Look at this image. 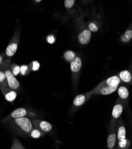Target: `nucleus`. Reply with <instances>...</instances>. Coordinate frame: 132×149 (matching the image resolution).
Wrapping results in <instances>:
<instances>
[{"mask_svg": "<svg viewBox=\"0 0 132 149\" xmlns=\"http://www.w3.org/2000/svg\"><path fill=\"white\" fill-rule=\"evenodd\" d=\"M120 40H121V41H122L123 42H124V43H127V42H129L130 41V40H128V39L126 38V37L125 36V35H124V34L122 35V36H121V37H120Z\"/></svg>", "mask_w": 132, "mask_h": 149, "instance_id": "cd10ccee", "label": "nucleus"}, {"mask_svg": "<svg viewBox=\"0 0 132 149\" xmlns=\"http://www.w3.org/2000/svg\"><path fill=\"white\" fill-rule=\"evenodd\" d=\"M0 85H2L5 87H8L6 75L3 70L0 69Z\"/></svg>", "mask_w": 132, "mask_h": 149, "instance_id": "6ab92c4d", "label": "nucleus"}, {"mask_svg": "<svg viewBox=\"0 0 132 149\" xmlns=\"http://www.w3.org/2000/svg\"><path fill=\"white\" fill-rule=\"evenodd\" d=\"M3 59H4V56L3 55H1L0 54V66H1L3 62L4 61H3Z\"/></svg>", "mask_w": 132, "mask_h": 149, "instance_id": "c85d7f7f", "label": "nucleus"}, {"mask_svg": "<svg viewBox=\"0 0 132 149\" xmlns=\"http://www.w3.org/2000/svg\"><path fill=\"white\" fill-rule=\"evenodd\" d=\"M82 66V59L79 56H76V57L70 63V70L71 72L72 80H73V84L75 88L77 87Z\"/></svg>", "mask_w": 132, "mask_h": 149, "instance_id": "39448f33", "label": "nucleus"}, {"mask_svg": "<svg viewBox=\"0 0 132 149\" xmlns=\"http://www.w3.org/2000/svg\"><path fill=\"white\" fill-rule=\"evenodd\" d=\"M20 30L17 28L6 49L5 53L7 57H11L12 56H13L16 53L20 41Z\"/></svg>", "mask_w": 132, "mask_h": 149, "instance_id": "20e7f679", "label": "nucleus"}, {"mask_svg": "<svg viewBox=\"0 0 132 149\" xmlns=\"http://www.w3.org/2000/svg\"><path fill=\"white\" fill-rule=\"evenodd\" d=\"M28 66H29V70L30 72L31 71L35 72V71H37L39 69L40 64L38 61L35 60V61H32Z\"/></svg>", "mask_w": 132, "mask_h": 149, "instance_id": "412c9836", "label": "nucleus"}, {"mask_svg": "<svg viewBox=\"0 0 132 149\" xmlns=\"http://www.w3.org/2000/svg\"><path fill=\"white\" fill-rule=\"evenodd\" d=\"M76 53L71 50H67L64 53V58L65 61L70 63L76 57Z\"/></svg>", "mask_w": 132, "mask_h": 149, "instance_id": "dca6fc26", "label": "nucleus"}, {"mask_svg": "<svg viewBox=\"0 0 132 149\" xmlns=\"http://www.w3.org/2000/svg\"><path fill=\"white\" fill-rule=\"evenodd\" d=\"M88 28L91 32H97L99 30L98 24L94 22H91L88 24Z\"/></svg>", "mask_w": 132, "mask_h": 149, "instance_id": "5701e85b", "label": "nucleus"}, {"mask_svg": "<svg viewBox=\"0 0 132 149\" xmlns=\"http://www.w3.org/2000/svg\"><path fill=\"white\" fill-rule=\"evenodd\" d=\"M120 82L119 77L117 75H114L100 83L90 93L92 95H109L117 90Z\"/></svg>", "mask_w": 132, "mask_h": 149, "instance_id": "f257e3e1", "label": "nucleus"}, {"mask_svg": "<svg viewBox=\"0 0 132 149\" xmlns=\"http://www.w3.org/2000/svg\"><path fill=\"white\" fill-rule=\"evenodd\" d=\"M131 82H132V80H131Z\"/></svg>", "mask_w": 132, "mask_h": 149, "instance_id": "7c9ffc66", "label": "nucleus"}, {"mask_svg": "<svg viewBox=\"0 0 132 149\" xmlns=\"http://www.w3.org/2000/svg\"><path fill=\"white\" fill-rule=\"evenodd\" d=\"M10 70L13 73L15 76L18 75L20 73V66L16 63H13L10 65Z\"/></svg>", "mask_w": 132, "mask_h": 149, "instance_id": "4be33fe9", "label": "nucleus"}, {"mask_svg": "<svg viewBox=\"0 0 132 149\" xmlns=\"http://www.w3.org/2000/svg\"><path fill=\"white\" fill-rule=\"evenodd\" d=\"M0 90H1L5 99L7 102L11 103L16 100L17 95L16 91L8 87H5L2 85H0Z\"/></svg>", "mask_w": 132, "mask_h": 149, "instance_id": "9b49d317", "label": "nucleus"}, {"mask_svg": "<svg viewBox=\"0 0 132 149\" xmlns=\"http://www.w3.org/2000/svg\"><path fill=\"white\" fill-rule=\"evenodd\" d=\"M31 120L35 128L41 130L45 133L50 132L53 129L51 124L46 120H39L38 119H32Z\"/></svg>", "mask_w": 132, "mask_h": 149, "instance_id": "6e6552de", "label": "nucleus"}, {"mask_svg": "<svg viewBox=\"0 0 132 149\" xmlns=\"http://www.w3.org/2000/svg\"><path fill=\"white\" fill-rule=\"evenodd\" d=\"M124 35H125V36L126 37V38H127L128 40H129L130 41V40L132 39V30L130 29H127V30L125 31Z\"/></svg>", "mask_w": 132, "mask_h": 149, "instance_id": "bb28decb", "label": "nucleus"}, {"mask_svg": "<svg viewBox=\"0 0 132 149\" xmlns=\"http://www.w3.org/2000/svg\"><path fill=\"white\" fill-rule=\"evenodd\" d=\"M123 110V102L119 98L115 102L112 110V117L111 119L110 128H115L116 123L118 121V119L120 118V117L121 116Z\"/></svg>", "mask_w": 132, "mask_h": 149, "instance_id": "423d86ee", "label": "nucleus"}, {"mask_svg": "<svg viewBox=\"0 0 132 149\" xmlns=\"http://www.w3.org/2000/svg\"><path fill=\"white\" fill-rule=\"evenodd\" d=\"M30 111H29L27 109L23 107H19L14 110L11 113L8 115L4 119V122L7 121L8 120L12 119H16V118H25L30 114Z\"/></svg>", "mask_w": 132, "mask_h": 149, "instance_id": "1a4fd4ad", "label": "nucleus"}, {"mask_svg": "<svg viewBox=\"0 0 132 149\" xmlns=\"http://www.w3.org/2000/svg\"><path fill=\"white\" fill-rule=\"evenodd\" d=\"M117 93L119 96V98L122 100L123 102L127 100L129 96V91L127 87L124 86H121L118 87Z\"/></svg>", "mask_w": 132, "mask_h": 149, "instance_id": "2eb2a0df", "label": "nucleus"}, {"mask_svg": "<svg viewBox=\"0 0 132 149\" xmlns=\"http://www.w3.org/2000/svg\"><path fill=\"white\" fill-rule=\"evenodd\" d=\"M130 141L127 139L118 140V147L120 149H127L130 146Z\"/></svg>", "mask_w": 132, "mask_h": 149, "instance_id": "a211bd4d", "label": "nucleus"}, {"mask_svg": "<svg viewBox=\"0 0 132 149\" xmlns=\"http://www.w3.org/2000/svg\"><path fill=\"white\" fill-rule=\"evenodd\" d=\"M92 95L89 92H88L85 94H79L75 97L73 102V109L74 110L81 107L82 106L85 104L91 97Z\"/></svg>", "mask_w": 132, "mask_h": 149, "instance_id": "0eeeda50", "label": "nucleus"}, {"mask_svg": "<svg viewBox=\"0 0 132 149\" xmlns=\"http://www.w3.org/2000/svg\"><path fill=\"white\" fill-rule=\"evenodd\" d=\"M121 81L125 83H130L132 80V76L131 73L127 70H124L119 73L118 76Z\"/></svg>", "mask_w": 132, "mask_h": 149, "instance_id": "4468645a", "label": "nucleus"}, {"mask_svg": "<svg viewBox=\"0 0 132 149\" xmlns=\"http://www.w3.org/2000/svg\"><path fill=\"white\" fill-rule=\"evenodd\" d=\"M44 134H45V132L33 127V128L32 130L29 134V136L33 139H39L40 137H42V136L44 135Z\"/></svg>", "mask_w": 132, "mask_h": 149, "instance_id": "f3484780", "label": "nucleus"}, {"mask_svg": "<svg viewBox=\"0 0 132 149\" xmlns=\"http://www.w3.org/2000/svg\"><path fill=\"white\" fill-rule=\"evenodd\" d=\"M4 122L11 130L23 136H29L34 127L31 119L27 117L12 119Z\"/></svg>", "mask_w": 132, "mask_h": 149, "instance_id": "f03ea898", "label": "nucleus"}, {"mask_svg": "<svg viewBox=\"0 0 132 149\" xmlns=\"http://www.w3.org/2000/svg\"><path fill=\"white\" fill-rule=\"evenodd\" d=\"M119 121L117 130V139L118 140H121L126 139V130L122 121V119L121 118Z\"/></svg>", "mask_w": 132, "mask_h": 149, "instance_id": "ddd939ff", "label": "nucleus"}, {"mask_svg": "<svg viewBox=\"0 0 132 149\" xmlns=\"http://www.w3.org/2000/svg\"><path fill=\"white\" fill-rule=\"evenodd\" d=\"M36 2H37V3H40V2H41L42 1H41V0H39V1H35Z\"/></svg>", "mask_w": 132, "mask_h": 149, "instance_id": "c756f323", "label": "nucleus"}, {"mask_svg": "<svg viewBox=\"0 0 132 149\" xmlns=\"http://www.w3.org/2000/svg\"><path fill=\"white\" fill-rule=\"evenodd\" d=\"M92 33L88 28H83L80 29L77 35V39L80 44L82 45H87L91 40Z\"/></svg>", "mask_w": 132, "mask_h": 149, "instance_id": "9d476101", "label": "nucleus"}, {"mask_svg": "<svg viewBox=\"0 0 132 149\" xmlns=\"http://www.w3.org/2000/svg\"><path fill=\"white\" fill-rule=\"evenodd\" d=\"M117 134L115 128H110L109 135L107 136V148L114 149L117 141Z\"/></svg>", "mask_w": 132, "mask_h": 149, "instance_id": "f8f14e48", "label": "nucleus"}, {"mask_svg": "<svg viewBox=\"0 0 132 149\" xmlns=\"http://www.w3.org/2000/svg\"><path fill=\"white\" fill-rule=\"evenodd\" d=\"M11 149H26V148L22 145V144L20 143V141L18 139H13Z\"/></svg>", "mask_w": 132, "mask_h": 149, "instance_id": "aec40b11", "label": "nucleus"}, {"mask_svg": "<svg viewBox=\"0 0 132 149\" xmlns=\"http://www.w3.org/2000/svg\"><path fill=\"white\" fill-rule=\"evenodd\" d=\"M10 65L11 58H8L3 62L1 66H0V69L3 70L6 74L8 88L17 91L20 87V84L19 81L11 72L10 70Z\"/></svg>", "mask_w": 132, "mask_h": 149, "instance_id": "7ed1b4c3", "label": "nucleus"}, {"mask_svg": "<svg viewBox=\"0 0 132 149\" xmlns=\"http://www.w3.org/2000/svg\"><path fill=\"white\" fill-rule=\"evenodd\" d=\"M29 66L26 65H23L20 66V74L23 76H26L30 73Z\"/></svg>", "mask_w": 132, "mask_h": 149, "instance_id": "b1692460", "label": "nucleus"}, {"mask_svg": "<svg viewBox=\"0 0 132 149\" xmlns=\"http://www.w3.org/2000/svg\"><path fill=\"white\" fill-rule=\"evenodd\" d=\"M75 0H66L64 1V7L67 9H70L75 5Z\"/></svg>", "mask_w": 132, "mask_h": 149, "instance_id": "393cba45", "label": "nucleus"}, {"mask_svg": "<svg viewBox=\"0 0 132 149\" xmlns=\"http://www.w3.org/2000/svg\"><path fill=\"white\" fill-rule=\"evenodd\" d=\"M46 41L49 44H53L55 42V37L53 35H50L47 36Z\"/></svg>", "mask_w": 132, "mask_h": 149, "instance_id": "a878e982", "label": "nucleus"}]
</instances>
